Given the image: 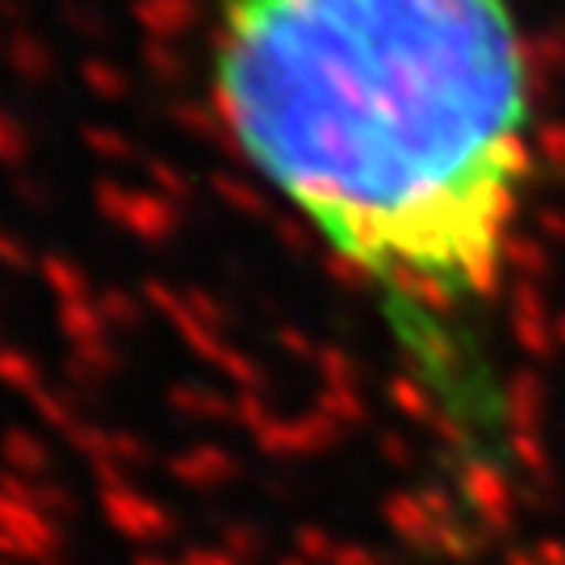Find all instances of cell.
I'll return each mask as SVG.
<instances>
[{
    "instance_id": "obj_1",
    "label": "cell",
    "mask_w": 565,
    "mask_h": 565,
    "mask_svg": "<svg viewBox=\"0 0 565 565\" xmlns=\"http://www.w3.org/2000/svg\"><path fill=\"white\" fill-rule=\"evenodd\" d=\"M210 63L239 160L377 310L457 465L494 473V327L536 163L515 4L223 0Z\"/></svg>"
}]
</instances>
